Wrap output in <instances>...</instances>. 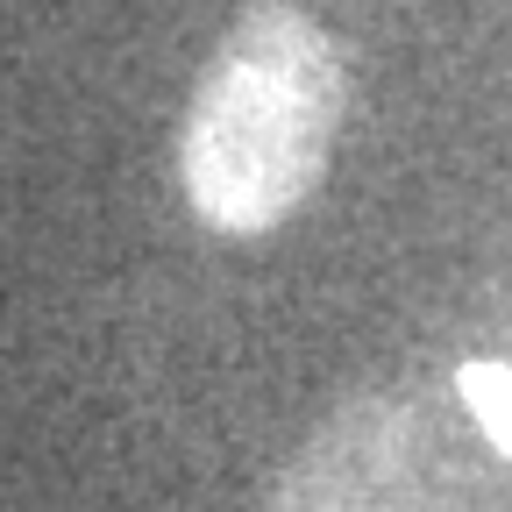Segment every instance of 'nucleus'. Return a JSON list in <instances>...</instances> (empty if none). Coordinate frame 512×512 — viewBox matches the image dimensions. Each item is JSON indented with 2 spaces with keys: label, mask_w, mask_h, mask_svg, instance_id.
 I'll return each instance as SVG.
<instances>
[{
  "label": "nucleus",
  "mask_w": 512,
  "mask_h": 512,
  "mask_svg": "<svg viewBox=\"0 0 512 512\" xmlns=\"http://www.w3.org/2000/svg\"><path fill=\"white\" fill-rule=\"evenodd\" d=\"M456 399H463L470 420L498 441V456H512V370H505V363H463Z\"/></svg>",
  "instance_id": "7ed1b4c3"
},
{
  "label": "nucleus",
  "mask_w": 512,
  "mask_h": 512,
  "mask_svg": "<svg viewBox=\"0 0 512 512\" xmlns=\"http://www.w3.org/2000/svg\"><path fill=\"white\" fill-rule=\"evenodd\" d=\"M498 448L477 420L463 427L420 392H356L306 434L256 512H505Z\"/></svg>",
  "instance_id": "f03ea898"
},
{
  "label": "nucleus",
  "mask_w": 512,
  "mask_h": 512,
  "mask_svg": "<svg viewBox=\"0 0 512 512\" xmlns=\"http://www.w3.org/2000/svg\"><path fill=\"white\" fill-rule=\"evenodd\" d=\"M342 50L292 0H249L207 57L178 128V185L214 235H271L328 178L342 136Z\"/></svg>",
  "instance_id": "f257e3e1"
}]
</instances>
